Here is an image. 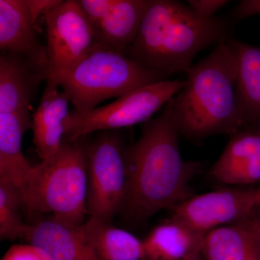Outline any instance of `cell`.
<instances>
[{"label": "cell", "instance_id": "1", "mask_svg": "<svg viewBox=\"0 0 260 260\" xmlns=\"http://www.w3.org/2000/svg\"><path fill=\"white\" fill-rule=\"evenodd\" d=\"M179 136L166 104L160 116L145 123L138 140L124 148L127 192L123 212L129 218L146 220L194 196L190 182L200 165L181 158Z\"/></svg>", "mask_w": 260, "mask_h": 260}, {"label": "cell", "instance_id": "2", "mask_svg": "<svg viewBox=\"0 0 260 260\" xmlns=\"http://www.w3.org/2000/svg\"><path fill=\"white\" fill-rule=\"evenodd\" d=\"M182 89L167 103L179 135L200 141L244 127L237 99V58L234 41L219 43L187 72Z\"/></svg>", "mask_w": 260, "mask_h": 260}, {"label": "cell", "instance_id": "3", "mask_svg": "<svg viewBox=\"0 0 260 260\" xmlns=\"http://www.w3.org/2000/svg\"><path fill=\"white\" fill-rule=\"evenodd\" d=\"M221 19L204 18L174 0H152L134 42L124 54L169 76L186 73L203 49L226 40Z\"/></svg>", "mask_w": 260, "mask_h": 260}, {"label": "cell", "instance_id": "4", "mask_svg": "<svg viewBox=\"0 0 260 260\" xmlns=\"http://www.w3.org/2000/svg\"><path fill=\"white\" fill-rule=\"evenodd\" d=\"M85 138H64L55 156L34 166L23 200L29 215L50 213V218L65 225H83L88 214V143Z\"/></svg>", "mask_w": 260, "mask_h": 260}, {"label": "cell", "instance_id": "5", "mask_svg": "<svg viewBox=\"0 0 260 260\" xmlns=\"http://www.w3.org/2000/svg\"><path fill=\"white\" fill-rule=\"evenodd\" d=\"M167 75L145 68L123 53L95 44L88 55L54 81L74 105L86 112L100 103L166 80Z\"/></svg>", "mask_w": 260, "mask_h": 260}, {"label": "cell", "instance_id": "6", "mask_svg": "<svg viewBox=\"0 0 260 260\" xmlns=\"http://www.w3.org/2000/svg\"><path fill=\"white\" fill-rule=\"evenodd\" d=\"M184 85L181 80H166L132 90L104 107L70 112L64 123V138L75 140L97 131L117 130L147 122Z\"/></svg>", "mask_w": 260, "mask_h": 260}, {"label": "cell", "instance_id": "7", "mask_svg": "<svg viewBox=\"0 0 260 260\" xmlns=\"http://www.w3.org/2000/svg\"><path fill=\"white\" fill-rule=\"evenodd\" d=\"M124 147L116 130L102 131L88 149L87 210L90 218L110 222L125 206Z\"/></svg>", "mask_w": 260, "mask_h": 260}, {"label": "cell", "instance_id": "8", "mask_svg": "<svg viewBox=\"0 0 260 260\" xmlns=\"http://www.w3.org/2000/svg\"><path fill=\"white\" fill-rule=\"evenodd\" d=\"M260 207V187L225 188L194 195L172 208L170 219L207 234L218 228L242 223Z\"/></svg>", "mask_w": 260, "mask_h": 260}, {"label": "cell", "instance_id": "9", "mask_svg": "<svg viewBox=\"0 0 260 260\" xmlns=\"http://www.w3.org/2000/svg\"><path fill=\"white\" fill-rule=\"evenodd\" d=\"M48 79L69 72L95 45L93 29L78 0H67L45 15Z\"/></svg>", "mask_w": 260, "mask_h": 260}, {"label": "cell", "instance_id": "10", "mask_svg": "<svg viewBox=\"0 0 260 260\" xmlns=\"http://www.w3.org/2000/svg\"><path fill=\"white\" fill-rule=\"evenodd\" d=\"M95 44L123 53L134 42L152 0H79Z\"/></svg>", "mask_w": 260, "mask_h": 260}, {"label": "cell", "instance_id": "11", "mask_svg": "<svg viewBox=\"0 0 260 260\" xmlns=\"http://www.w3.org/2000/svg\"><path fill=\"white\" fill-rule=\"evenodd\" d=\"M209 174L214 181L225 185L259 183L260 125L244 126L231 135Z\"/></svg>", "mask_w": 260, "mask_h": 260}, {"label": "cell", "instance_id": "12", "mask_svg": "<svg viewBox=\"0 0 260 260\" xmlns=\"http://www.w3.org/2000/svg\"><path fill=\"white\" fill-rule=\"evenodd\" d=\"M26 0H0V49L21 56L48 77L47 47L37 35Z\"/></svg>", "mask_w": 260, "mask_h": 260}, {"label": "cell", "instance_id": "13", "mask_svg": "<svg viewBox=\"0 0 260 260\" xmlns=\"http://www.w3.org/2000/svg\"><path fill=\"white\" fill-rule=\"evenodd\" d=\"M23 239L49 260H99L82 225L49 218L28 225Z\"/></svg>", "mask_w": 260, "mask_h": 260}, {"label": "cell", "instance_id": "14", "mask_svg": "<svg viewBox=\"0 0 260 260\" xmlns=\"http://www.w3.org/2000/svg\"><path fill=\"white\" fill-rule=\"evenodd\" d=\"M54 80L48 79L39 107L32 115L34 144L42 160H48L59 152L64 138L65 119L69 99Z\"/></svg>", "mask_w": 260, "mask_h": 260}, {"label": "cell", "instance_id": "15", "mask_svg": "<svg viewBox=\"0 0 260 260\" xmlns=\"http://www.w3.org/2000/svg\"><path fill=\"white\" fill-rule=\"evenodd\" d=\"M47 76L23 56H0V114H29L32 98Z\"/></svg>", "mask_w": 260, "mask_h": 260}, {"label": "cell", "instance_id": "16", "mask_svg": "<svg viewBox=\"0 0 260 260\" xmlns=\"http://www.w3.org/2000/svg\"><path fill=\"white\" fill-rule=\"evenodd\" d=\"M32 127L30 114H0V180L15 184L23 200L34 166L23 155L22 139L25 132Z\"/></svg>", "mask_w": 260, "mask_h": 260}, {"label": "cell", "instance_id": "17", "mask_svg": "<svg viewBox=\"0 0 260 260\" xmlns=\"http://www.w3.org/2000/svg\"><path fill=\"white\" fill-rule=\"evenodd\" d=\"M205 235L167 219L154 228L143 241L145 259L181 260L203 254Z\"/></svg>", "mask_w": 260, "mask_h": 260}, {"label": "cell", "instance_id": "18", "mask_svg": "<svg viewBox=\"0 0 260 260\" xmlns=\"http://www.w3.org/2000/svg\"><path fill=\"white\" fill-rule=\"evenodd\" d=\"M237 99L243 126L260 125V47L234 41Z\"/></svg>", "mask_w": 260, "mask_h": 260}, {"label": "cell", "instance_id": "19", "mask_svg": "<svg viewBox=\"0 0 260 260\" xmlns=\"http://www.w3.org/2000/svg\"><path fill=\"white\" fill-rule=\"evenodd\" d=\"M202 254L205 260H260V243L242 222L208 232Z\"/></svg>", "mask_w": 260, "mask_h": 260}, {"label": "cell", "instance_id": "20", "mask_svg": "<svg viewBox=\"0 0 260 260\" xmlns=\"http://www.w3.org/2000/svg\"><path fill=\"white\" fill-rule=\"evenodd\" d=\"M82 226L99 260L145 259L143 241L110 222L90 218Z\"/></svg>", "mask_w": 260, "mask_h": 260}, {"label": "cell", "instance_id": "21", "mask_svg": "<svg viewBox=\"0 0 260 260\" xmlns=\"http://www.w3.org/2000/svg\"><path fill=\"white\" fill-rule=\"evenodd\" d=\"M22 194L10 181L0 180V239L13 241L23 239L28 225L23 221L20 208Z\"/></svg>", "mask_w": 260, "mask_h": 260}, {"label": "cell", "instance_id": "22", "mask_svg": "<svg viewBox=\"0 0 260 260\" xmlns=\"http://www.w3.org/2000/svg\"><path fill=\"white\" fill-rule=\"evenodd\" d=\"M2 260H49L30 244H15L5 253Z\"/></svg>", "mask_w": 260, "mask_h": 260}, {"label": "cell", "instance_id": "23", "mask_svg": "<svg viewBox=\"0 0 260 260\" xmlns=\"http://www.w3.org/2000/svg\"><path fill=\"white\" fill-rule=\"evenodd\" d=\"M229 3L225 0H189L187 5L193 11L204 18H213L218 10Z\"/></svg>", "mask_w": 260, "mask_h": 260}, {"label": "cell", "instance_id": "24", "mask_svg": "<svg viewBox=\"0 0 260 260\" xmlns=\"http://www.w3.org/2000/svg\"><path fill=\"white\" fill-rule=\"evenodd\" d=\"M27 5L34 22H37L41 15H46L49 12L63 3L60 0H26Z\"/></svg>", "mask_w": 260, "mask_h": 260}, {"label": "cell", "instance_id": "25", "mask_svg": "<svg viewBox=\"0 0 260 260\" xmlns=\"http://www.w3.org/2000/svg\"><path fill=\"white\" fill-rule=\"evenodd\" d=\"M260 15V0H244L240 2L234 12V18L238 20Z\"/></svg>", "mask_w": 260, "mask_h": 260}, {"label": "cell", "instance_id": "26", "mask_svg": "<svg viewBox=\"0 0 260 260\" xmlns=\"http://www.w3.org/2000/svg\"><path fill=\"white\" fill-rule=\"evenodd\" d=\"M253 233L255 234L260 243V209H257L249 218L244 220Z\"/></svg>", "mask_w": 260, "mask_h": 260}, {"label": "cell", "instance_id": "27", "mask_svg": "<svg viewBox=\"0 0 260 260\" xmlns=\"http://www.w3.org/2000/svg\"><path fill=\"white\" fill-rule=\"evenodd\" d=\"M202 255H203V254H199V255L193 256H191V257H188L186 258V259L181 260H205L203 259Z\"/></svg>", "mask_w": 260, "mask_h": 260}, {"label": "cell", "instance_id": "28", "mask_svg": "<svg viewBox=\"0 0 260 260\" xmlns=\"http://www.w3.org/2000/svg\"><path fill=\"white\" fill-rule=\"evenodd\" d=\"M258 209H260V207H259V208H258Z\"/></svg>", "mask_w": 260, "mask_h": 260}]
</instances>
